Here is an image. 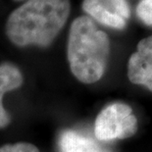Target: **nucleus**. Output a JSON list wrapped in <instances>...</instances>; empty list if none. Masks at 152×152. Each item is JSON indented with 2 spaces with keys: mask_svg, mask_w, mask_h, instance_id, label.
Segmentation results:
<instances>
[{
  "mask_svg": "<svg viewBox=\"0 0 152 152\" xmlns=\"http://www.w3.org/2000/svg\"><path fill=\"white\" fill-rule=\"evenodd\" d=\"M70 13V0H27L9 15L6 35L19 47H48L66 25Z\"/></svg>",
  "mask_w": 152,
  "mask_h": 152,
  "instance_id": "f257e3e1",
  "label": "nucleus"
},
{
  "mask_svg": "<svg viewBox=\"0 0 152 152\" xmlns=\"http://www.w3.org/2000/svg\"><path fill=\"white\" fill-rule=\"evenodd\" d=\"M110 40L88 16H80L72 22L67 43L70 70L83 83L101 79L107 68Z\"/></svg>",
  "mask_w": 152,
  "mask_h": 152,
  "instance_id": "f03ea898",
  "label": "nucleus"
},
{
  "mask_svg": "<svg viewBox=\"0 0 152 152\" xmlns=\"http://www.w3.org/2000/svg\"><path fill=\"white\" fill-rule=\"evenodd\" d=\"M137 131V120L125 103H112L99 113L94 123L95 137L100 141L125 140Z\"/></svg>",
  "mask_w": 152,
  "mask_h": 152,
  "instance_id": "7ed1b4c3",
  "label": "nucleus"
},
{
  "mask_svg": "<svg viewBox=\"0 0 152 152\" xmlns=\"http://www.w3.org/2000/svg\"><path fill=\"white\" fill-rule=\"evenodd\" d=\"M82 7L92 20L116 30H124L131 16L127 0H83Z\"/></svg>",
  "mask_w": 152,
  "mask_h": 152,
  "instance_id": "20e7f679",
  "label": "nucleus"
},
{
  "mask_svg": "<svg viewBox=\"0 0 152 152\" xmlns=\"http://www.w3.org/2000/svg\"><path fill=\"white\" fill-rule=\"evenodd\" d=\"M128 77L132 83L143 86L152 92V35L141 39L131 55Z\"/></svg>",
  "mask_w": 152,
  "mask_h": 152,
  "instance_id": "39448f33",
  "label": "nucleus"
},
{
  "mask_svg": "<svg viewBox=\"0 0 152 152\" xmlns=\"http://www.w3.org/2000/svg\"><path fill=\"white\" fill-rule=\"evenodd\" d=\"M24 83V77L15 64H0V129L10 124V116L3 106V96L9 91L19 88Z\"/></svg>",
  "mask_w": 152,
  "mask_h": 152,
  "instance_id": "423d86ee",
  "label": "nucleus"
},
{
  "mask_svg": "<svg viewBox=\"0 0 152 152\" xmlns=\"http://www.w3.org/2000/svg\"><path fill=\"white\" fill-rule=\"evenodd\" d=\"M60 152H109L86 135L75 131H64L59 137Z\"/></svg>",
  "mask_w": 152,
  "mask_h": 152,
  "instance_id": "0eeeda50",
  "label": "nucleus"
},
{
  "mask_svg": "<svg viewBox=\"0 0 152 152\" xmlns=\"http://www.w3.org/2000/svg\"><path fill=\"white\" fill-rule=\"evenodd\" d=\"M137 15L142 23L152 27V0H141L137 7Z\"/></svg>",
  "mask_w": 152,
  "mask_h": 152,
  "instance_id": "6e6552de",
  "label": "nucleus"
},
{
  "mask_svg": "<svg viewBox=\"0 0 152 152\" xmlns=\"http://www.w3.org/2000/svg\"><path fill=\"white\" fill-rule=\"evenodd\" d=\"M0 152H39V149L33 143L17 142L13 144H4L0 147Z\"/></svg>",
  "mask_w": 152,
  "mask_h": 152,
  "instance_id": "1a4fd4ad",
  "label": "nucleus"
},
{
  "mask_svg": "<svg viewBox=\"0 0 152 152\" xmlns=\"http://www.w3.org/2000/svg\"><path fill=\"white\" fill-rule=\"evenodd\" d=\"M17 1H21V0H17Z\"/></svg>",
  "mask_w": 152,
  "mask_h": 152,
  "instance_id": "9d476101",
  "label": "nucleus"
}]
</instances>
